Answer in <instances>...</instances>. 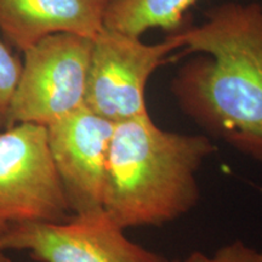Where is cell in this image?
<instances>
[{
    "label": "cell",
    "instance_id": "obj_1",
    "mask_svg": "<svg viewBox=\"0 0 262 262\" xmlns=\"http://www.w3.org/2000/svg\"><path fill=\"white\" fill-rule=\"evenodd\" d=\"M188 61L171 91L191 119L245 156L262 162V5L228 3L202 25L179 31Z\"/></svg>",
    "mask_w": 262,
    "mask_h": 262
},
{
    "label": "cell",
    "instance_id": "obj_2",
    "mask_svg": "<svg viewBox=\"0 0 262 262\" xmlns=\"http://www.w3.org/2000/svg\"><path fill=\"white\" fill-rule=\"evenodd\" d=\"M215 149L205 135L160 129L149 113L114 124L104 211L123 229L178 220L198 204L196 173Z\"/></svg>",
    "mask_w": 262,
    "mask_h": 262
},
{
    "label": "cell",
    "instance_id": "obj_3",
    "mask_svg": "<svg viewBox=\"0 0 262 262\" xmlns=\"http://www.w3.org/2000/svg\"><path fill=\"white\" fill-rule=\"evenodd\" d=\"M68 214L47 126L18 123L0 131V235L26 222L64 221Z\"/></svg>",
    "mask_w": 262,
    "mask_h": 262
},
{
    "label": "cell",
    "instance_id": "obj_4",
    "mask_svg": "<svg viewBox=\"0 0 262 262\" xmlns=\"http://www.w3.org/2000/svg\"><path fill=\"white\" fill-rule=\"evenodd\" d=\"M91 50L93 39L67 33L49 35L25 50L9 126H48L85 106Z\"/></svg>",
    "mask_w": 262,
    "mask_h": 262
},
{
    "label": "cell",
    "instance_id": "obj_5",
    "mask_svg": "<svg viewBox=\"0 0 262 262\" xmlns=\"http://www.w3.org/2000/svg\"><path fill=\"white\" fill-rule=\"evenodd\" d=\"M180 48L176 32L157 44H146L103 27L93 39L85 107L113 124L148 114L145 96L150 75Z\"/></svg>",
    "mask_w": 262,
    "mask_h": 262
},
{
    "label": "cell",
    "instance_id": "obj_6",
    "mask_svg": "<svg viewBox=\"0 0 262 262\" xmlns=\"http://www.w3.org/2000/svg\"><path fill=\"white\" fill-rule=\"evenodd\" d=\"M124 231L104 209L61 222H26L0 235V253L27 250L40 262H169Z\"/></svg>",
    "mask_w": 262,
    "mask_h": 262
},
{
    "label": "cell",
    "instance_id": "obj_7",
    "mask_svg": "<svg viewBox=\"0 0 262 262\" xmlns=\"http://www.w3.org/2000/svg\"><path fill=\"white\" fill-rule=\"evenodd\" d=\"M114 124L85 106L47 126L55 169L73 215L103 209Z\"/></svg>",
    "mask_w": 262,
    "mask_h": 262
},
{
    "label": "cell",
    "instance_id": "obj_8",
    "mask_svg": "<svg viewBox=\"0 0 262 262\" xmlns=\"http://www.w3.org/2000/svg\"><path fill=\"white\" fill-rule=\"evenodd\" d=\"M111 0H0V31L24 52L49 35L94 39L104 27Z\"/></svg>",
    "mask_w": 262,
    "mask_h": 262
},
{
    "label": "cell",
    "instance_id": "obj_9",
    "mask_svg": "<svg viewBox=\"0 0 262 262\" xmlns=\"http://www.w3.org/2000/svg\"><path fill=\"white\" fill-rule=\"evenodd\" d=\"M198 0H111L104 14V27L134 37L153 28L180 31L185 12Z\"/></svg>",
    "mask_w": 262,
    "mask_h": 262
},
{
    "label": "cell",
    "instance_id": "obj_10",
    "mask_svg": "<svg viewBox=\"0 0 262 262\" xmlns=\"http://www.w3.org/2000/svg\"><path fill=\"white\" fill-rule=\"evenodd\" d=\"M22 71V61L0 39V131L9 127V116Z\"/></svg>",
    "mask_w": 262,
    "mask_h": 262
},
{
    "label": "cell",
    "instance_id": "obj_11",
    "mask_svg": "<svg viewBox=\"0 0 262 262\" xmlns=\"http://www.w3.org/2000/svg\"><path fill=\"white\" fill-rule=\"evenodd\" d=\"M181 262H262V248H254L241 241H233L212 254L193 251Z\"/></svg>",
    "mask_w": 262,
    "mask_h": 262
},
{
    "label": "cell",
    "instance_id": "obj_12",
    "mask_svg": "<svg viewBox=\"0 0 262 262\" xmlns=\"http://www.w3.org/2000/svg\"><path fill=\"white\" fill-rule=\"evenodd\" d=\"M0 262H12V261L10 260L8 255H5V253H0Z\"/></svg>",
    "mask_w": 262,
    "mask_h": 262
},
{
    "label": "cell",
    "instance_id": "obj_13",
    "mask_svg": "<svg viewBox=\"0 0 262 262\" xmlns=\"http://www.w3.org/2000/svg\"><path fill=\"white\" fill-rule=\"evenodd\" d=\"M172 262H181V261H172Z\"/></svg>",
    "mask_w": 262,
    "mask_h": 262
}]
</instances>
